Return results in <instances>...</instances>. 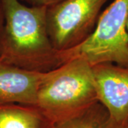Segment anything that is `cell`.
I'll return each mask as SVG.
<instances>
[{"mask_svg":"<svg viewBox=\"0 0 128 128\" xmlns=\"http://www.w3.org/2000/svg\"><path fill=\"white\" fill-rule=\"evenodd\" d=\"M4 15L0 61L21 68L48 72L58 67V52L47 28V7L19 0H0Z\"/></svg>","mask_w":128,"mask_h":128,"instance_id":"obj_1","label":"cell"},{"mask_svg":"<svg viewBox=\"0 0 128 128\" xmlns=\"http://www.w3.org/2000/svg\"><path fill=\"white\" fill-rule=\"evenodd\" d=\"M97 102L92 66L75 58L46 72L38 89L36 106L54 123Z\"/></svg>","mask_w":128,"mask_h":128,"instance_id":"obj_2","label":"cell"},{"mask_svg":"<svg viewBox=\"0 0 128 128\" xmlns=\"http://www.w3.org/2000/svg\"><path fill=\"white\" fill-rule=\"evenodd\" d=\"M128 0H114L101 13L85 41L72 49L58 52L59 65L81 58L92 66L112 63L128 67Z\"/></svg>","mask_w":128,"mask_h":128,"instance_id":"obj_3","label":"cell"},{"mask_svg":"<svg viewBox=\"0 0 128 128\" xmlns=\"http://www.w3.org/2000/svg\"><path fill=\"white\" fill-rule=\"evenodd\" d=\"M108 0H64L47 8V28L58 52L72 49L93 32Z\"/></svg>","mask_w":128,"mask_h":128,"instance_id":"obj_4","label":"cell"},{"mask_svg":"<svg viewBox=\"0 0 128 128\" xmlns=\"http://www.w3.org/2000/svg\"><path fill=\"white\" fill-rule=\"evenodd\" d=\"M92 69L98 102L115 123L128 126V67L102 63Z\"/></svg>","mask_w":128,"mask_h":128,"instance_id":"obj_5","label":"cell"},{"mask_svg":"<svg viewBox=\"0 0 128 128\" xmlns=\"http://www.w3.org/2000/svg\"><path fill=\"white\" fill-rule=\"evenodd\" d=\"M45 73L0 61V102L36 106L38 89Z\"/></svg>","mask_w":128,"mask_h":128,"instance_id":"obj_6","label":"cell"},{"mask_svg":"<svg viewBox=\"0 0 128 128\" xmlns=\"http://www.w3.org/2000/svg\"><path fill=\"white\" fill-rule=\"evenodd\" d=\"M53 124L36 106L0 102V128H51Z\"/></svg>","mask_w":128,"mask_h":128,"instance_id":"obj_7","label":"cell"},{"mask_svg":"<svg viewBox=\"0 0 128 128\" xmlns=\"http://www.w3.org/2000/svg\"><path fill=\"white\" fill-rule=\"evenodd\" d=\"M51 128H128L110 119L105 107L97 102L78 114L53 124Z\"/></svg>","mask_w":128,"mask_h":128,"instance_id":"obj_8","label":"cell"},{"mask_svg":"<svg viewBox=\"0 0 128 128\" xmlns=\"http://www.w3.org/2000/svg\"><path fill=\"white\" fill-rule=\"evenodd\" d=\"M19 1L26 2L31 6H44L48 8L64 0H19Z\"/></svg>","mask_w":128,"mask_h":128,"instance_id":"obj_9","label":"cell"},{"mask_svg":"<svg viewBox=\"0 0 128 128\" xmlns=\"http://www.w3.org/2000/svg\"><path fill=\"white\" fill-rule=\"evenodd\" d=\"M4 26V12L2 7V4L0 3V46H1V39H2V36L3 33Z\"/></svg>","mask_w":128,"mask_h":128,"instance_id":"obj_10","label":"cell"},{"mask_svg":"<svg viewBox=\"0 0 128 128\" xmlns=\"http://www.w3.org/2000/svg\"><path fill=\"white\" fill-rule=\"evenodd\" d=\"M127 30H128V24H127Z\"/></svg>","mask_w":128,"mask_h":128,"instance_id":"obj_11","label":"cell"}]
</instances>
